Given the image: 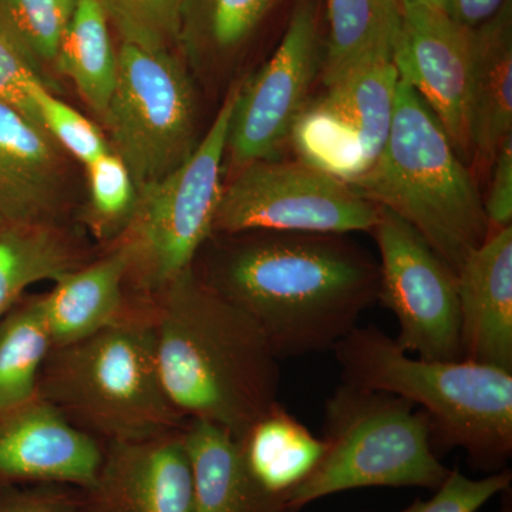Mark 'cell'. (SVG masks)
<instances>
[{"mask_svg":"<svg viewBox=\"0 0 512 512\" xmlns=\"http://www.w3.org/2000/svg\"><path fill=\"white\" fill-rule=\"evenodd\" d=\"M127 261L119 247L106 249L67 272L42 293L53 348L89 338L146 308L126 288Z\"/></svg>","mask_w":512,"mask_h":512,"instance_id":"obj_18","label":"cell"},{"mask_svg":"<svg viewBox=\"0 0 512 512\" xmlns=\"http://www.w3.org/2000/svg\"><path fill=\"white\" fill-rule=\"evenodd\" d=\"M0 512H80L77 490L60 484L6 488L0 491Z\"/></svg>","mask_w":512,"mask_h":512,"instance_id":"obj_33","label":"cell"},{"mask_svg":"<svg viewBox=\"0 0 512 512\" xmlns=\"http://www.w3.org/2000/svg\"><path fill=\"white\" fill-rule=\"evenodd\" d=\"M399 80L392 40L326 86L293 127L298 160L350 185L365 177L386 147Z\"/></svg>","mask_w":512,"mask_h":512,"instance_id":"obj_10","label":"cell"},{"mask_svg":"<svg viewBox=\"0 0 512 512\" xmlns=\"http://www.w3.org/2000/svg\"><path fill=\"white\" fill-rule=\"evenodd\" d=\"M121 43L168 52L180 46L187 0H97Z\"/></svg>","mask_w":512,"mask_h":512,"instance_id":"obj_29","label":"cell"},{"mask_svg":"<svg viewBox=\"0 0 512 512\" xmlns=\"http://www.w3.org/2000/svg\"><path fill=\"white\" fill-rule=\"evenodd\" d=\"M508 0H447L446 13L458 25L476 29L494 18Z\"/></svg>","mask_w":512,"mask_h":512,"instance_id":"obj_35","label":"cell"},{"mask_svg":"<svg viewBox=\"0 0 512 512\" xmlns=\"http://www.w3.org/2000/svg\"><path fill=\"white\" fill-rule=\"evenodd\" d=\"M101 117L137 194L177 170L198 144L194 84L173 50L121 43L116 84Z\"/></svg>","mask_w":512,"mask_h":512,"instance_id":"obj_8","label":"cell"},{"mask_svg":"<svg viewBox=\"0 0 512 512\" xmlns=\"http://www.w3.org/2000/svg\"><path fill=\"white\" fill-rule=\"evenodd\" d=\"M90 259L82 239L64 225L0 228V319L30 286L55 282Z\"/></svg>","mask_w":512,"mask_h":512,"instance_id":"obj_22","label":"cell"},{"mask_svg":"<svg viewBox=\"0 0 512 512\" xmlns=\"http://www.w3.org/2000/svg\"><path fill=\"white\" fill-rule=\"evenodd\" d=\"M325 454L298 488L285 512L320 498L367 487L436 490L448 468L437 456L427 414L394 394L343 382L326 400Z\"/></svg>","mask_w":512,"mask_h":512,"instance_id":"obj_6","label":"cell"},{"mask_svg":"<svg viewBox=\"0 0 512 512\" xmlns=\"http://www.w3.org/2000/svg\"><path fill=\"white\" fill-rule=\"evenodd\" d=\"M352 187L409 222L456 272L491 234L473 171L402 79L382 156Z\"/></svg>","mask_w":512,"mask_h":512,"instance_id":"obj_5","label":"cell"},{"mask_svg":"<svg viewBox=\"0 0 512 512\" xmlns=\"http://www.w3.org/2000/svg\"><path fill=\"white\" fill-rule=\"evenodd\" d=\"M511 484L510 468L478 480L461 471L450 470L446 480L434 490L433 497L429 500L417 498L412 505L399 512H478L495 495L511 488Z\"/></svg>","mask_w":512,"mask_h":512,"instance_id":"obj_31","label":"cell"},{"mask_svg":"<svg viewBox=\"0 0 512 512\" xmlns=\"http://www.w3.org/2000/svg\"><path fill=\"white\" fill-rule=\"evenodd\" d=\"M473 40L471 167L487 178L498 150L512 136V0L473 29Z\"/></svg>","mask_w":512,"mask_h":512,"instance_id":"obj_19","label":"cell"},{"mask_svg":"<svg viewBox=\"0 0 512 512\" xmlns=\"http://www.w3.org/2000/svg\"><path fill=\"white\" fill-rule=\"evenodd\" d=\"M379 207L352 185L301 160H259L224 185L214 234L372 232Z\"/></svg>","mask_w":512,"mask_h":512,"instance_id":"obj_9","label":"cell"},{"mask_svg":"<svg viewBox=\"0 0 512 512\" xmlns=\"http://www.w3.org/2000/svg\"><path fill=\"white\" fill-rule=\"evenodd\" d=\"M503 503H501L500 512H512V491L511 488H508L507 491H504L503 494Z\"/></svg>","mask_w":512,"mask_h":512,"instance_id":"obj_37","label":"cell"},{"mask_svg":"<svg viewBox=\"0 0 512 512\" xmlns=\"http://www.w3.org/2000/svg\"><path fill=\"white\" fill-rule=\"evenodd\" d=\"M239 86L229 89L190 158L160 183L138 192L126 231L111 245L126 256V288L133 298L151 299L167 288L191 268L214 234L224 190L222 161Z\"/></svg>","mask_w":512,"mask_h":512,"instance_id":"obj_7","label":"cell"},{"mask_svg":"<svg viewBox=\"0 0 512 512\" xmlns=\"http://www.w3.org/2000/svg\"><path fill=\"white\" fill-rule=\"evenodd\" d=\"M77 2L0 0V36L25 59L49 90H52L49 70H55Z\"/></svg>","mask_w":512,"mask_h":512,"instance_id":"obj_27","label":"cell"},{"mask_svg":"<svg viewBox=\"0 0 512 512\" xmlns=\"http://www.w3.org/2000/svg\"><path fill=\"white\" fill-rule=\"evenodd\" d=\"M52 348L42 295L23 296L0 319V412L35 399Z\"/></svg>","mask_w":512,"mask_h":512,"instance_id":"obj_26","label":"cell"},{"mask_svg":"<svg viewBox=\"0 0 512 512\" xmlns=\"http://www.w3.org/2000/svg\"><path fill=\"white\" fill-rule=\"evenodd\" d=\"M325 23L322 0H295L288 25L274 55L241 82L227 154L235 168L278 158L293 127L311 101L313 83L322 70Z\"/></svg>","mask_w":512,"mask_h":512,"instance_id":"obj_12","label":"cell"},{"mask_svg":"<svg viewBox=\"0 0 512 512\" xmlns=\"http://www.w3.org/2000/svg\"><path fill=\"white\" fill-rule=\"evenodd\" d=\"M484 210L491 232L512 227V136L504 141L491 167Z\"/></svg>","mask_w":512,"mask_h":512,"instance_id":"obj_34","label":"cell"},{"mask_svg":"<svg viewBox=\"0 0 512 512\" xmlns=\"http://www.w3.org/2000/svg\"><path fill=\"white\" fill-rule=\"evenodd\" d=\"M103 446L36 396L0 412V491L25 485L83 488L99 470Z\"/></svg>","mask_w":512,"mask_h":512,"instance_id":"obj_15","label":"cell"},{"mask_svg":"<svg viewBox=\"0 0 512 512\" xmlns=\"http://www.w3.org/2000/svg\"><path fill=\"white\" fill-rule=\"evenodd\" d=\"M343 382L402 397L423 410L434 448H461L476 470H505L512 456V373L470 360L412 357L376 326H356L332 349Z\"/></svg>","mask_w":512,"mask_h":512,"instance_id":"obj_3","label":"cell"},{"mask_svg":"<svg viewBox=\"0 0 512 512\" xmlns=\"http://www.w3.org/2000/svg\"><path fill=\"white\" fill-rule=\"evenodd\" d=\"M158 370L187 420L241 439L276 403L279 359L261 328L188 268L150 299Z\"/></svg>","mask_w":512,"mask_h":512,"instance_id":"obj_2","label":"cell"},{"mask_svg":"<svg viewBox=\"0 0 512 512\" xmlns=\"http://www.w3.org/2000/svg\"><path fill=\"white\" fill-rule=\"evenodd\" d=\"M64 151L0 103V228L64 225Z\"/></svg>","mask_w":512,"mask_h":512,"instance_id":"obj_16","label":"cell"},{"mask_svg":"<svg viewBox=\"0 0 512 512\" xmlns=\"http://www.w3.org/2000/svg\"><path fill=\"white\" fill-rule=\"evenodd\" d=\"M40 127L56 141L57 146L76 158L84 167L111 150L109 141L93 121L60 100L46 84L32 89Z\"/></svg>","mask_w":512,"mask_h":512,"instance_id":"obj_30","label":"cell"},{"mask_svg":"<svg viewBox=\"0 0 512 512\" xmlns=\"http://www.w3.org/2000/svg\"><path fill=\"white\" fill-rule=\"evenodd\" d=\"M372 232L380 252L377 301L399 322V348L420 359L464 360L457 272L387 208L379 207Z\"/></svg>","mask_w":512,"mask_h":512,"instance_id":"obj_11","label":"cell"},{"mask_svg":"<svg viewBox=\"0 0 512 512\" xmlns=\"http://www.w3.org/2000/svg\"><path fill=\"white\" fill-rule=\"evenodd\" d=\"M192 269L251 316L279 360L335 348L379 291V262L346 235H212Z\"/></svg>","mask_w":512,"mask_h":512,"instance_id":"obj_1","label":"cell"},{"mask_svg":"<svg viewBox=\"0 0 512 512\" xmlns=\"http://www.w3.org/2000/svg\"><path fill=\"white\" fill-rule=\"evenodd\" d=\"M39 82L42 80L32 67L0 36V103L40 127L32 100V89Z\"/></svg>","mask_w":512,"mask_h":512,"instance_id":"obj_32","label":"cell"},{"mask_svg":"<svg viewBox=\"0 0 512 512\" xmlns=\"http://www.w3.org/2000/svg\"><path fill=\"white\" fill-rule=\"evenodd\" d=\"M55 70L69 77L99 116L106 110L117 76V50L97 0H79L63 37Z\"/></svg>","mask_w":512,"mask_h":512,"instance_id":"obj_25","label":"cell"},{"mask_svg":"<svg viewBox=\"0 0 512 512\" xmlns=\"http://www.w3.org/2000/svg\"><path fill=\"white\" fill-rule=\"evenodd\" d=\"M76 490L80 512H192L183 430L103 444L92 483Z\"/></svg>","mask_w":512,"mask_h":512,"instance_id":"obj_14","label":"cell"},{"mask_svg":"<svg viewBox=\"0 0 512 512\" xmlns=\"http://www.w3.org/2000/svg\"><path fill=\"white\" fill-rule=\"evenodd\" d=\"M285 0H187L180 47L195 69L217 72L238 59Z\"/></svg>","mask_w":512,"mask_h":512,"instance_id":"obj_23","label":"cell"},{"mask_svg":"<svg viewBox=\"0 0 512 512\" xmlns=\"http://www.w3.org/2000/svg\"><path fill=\"white\" fill-rule=\"evenodd\" d=\"M322 10L325 47L319 79L325 87L392 42L399 22L397 0H322Z\"/></svg>","mask_w":512,"mask_h":512,"instance_id":"obj_24","label":"cell"},{"mask_svg":"<svg viewBox=\"0 0 512 512\" xmlns=\"http://www.w3.org/2000/svg\"><path fill=\"white\" fill-rule=\"evenodd\" d=\"M399 6H427V8H446L447 0H397Z\"/></svg>","mask_w":512,"mask_h":512,"instance_id":"obj_36","label":"cell"},{"mask_svg":"<svg viewBox=\"0 0 512 512\" xmlns=\"http://www.w3.org/2000/svg\"><path fill=\"white\" fill-rule=\"evenodd\" d=\"M89 202L82 221L107 248L126 231L137 204V188L127 165L113 150L86 165Z\"/></svg>","mask_w":512,"mask_h":512,"instance_id":"obj_28","label":"cell"},{"mask_svg":"<svg viewBox=\"0 0 512 512\" xmlns=\"http://www.w3.org/2000/svg\"><path fill=\"white\" fill-rule=\"evenodd\" d=\"M183 440L192 474V512H285V501L249 476L238 441L208 421L188 420Z\"/></svg>","mask_w":512,"mask_h":512,"instance_id":"obj_20","label":"cell"},{"mask_svg":"<svg viewBox=\"0 0 512 512\" xmlns=\"http://www.w3.org/2000/svg\"><path fill=\"white\" fill-rule=\"evenodd\" d=\"M37 396L101 446L183 430L188 421L161 382L151 301L123 322L52 348Z\"/></svg>","mask_w":512,"mask_h":512,"instance_id":"obj_4","label":"cell"},{"mask_svg":"<svg viewBox=\"0 0 512 512\" xmlns=\"http://www.w3.org/2000/svg\"><path fill=\"white\" fill-rule=\"evenodd\" d=\"M457 279L464 360L512 373V227L491 232Z\"/></svg>","mask_w":512,"mask_h":512,"instance_id":"obj_17","label":"cell"},{"mask_svg":"<svg viewBox=\"0 0 512 512\" xmlns=\"http://www.w3.org/2000/svg\"><path fill=\"white\" fill-rule=\"evenodd\" d=\"M242 461L255 484L272 497L286 495L306 480L325 454V441L281 403L237 440Z\"/></svg>","mask_w":512,"mask_h":512,"instance_id":"obj_21","label":"cell"},{"mask_svg":"<svg viewBox=\"0 0 512 512\" xmlns=\"http://www.w3.org/2000/svg\"><path fill=\"white\" fill-rule=\"evenodd\" d=\"M393 62L400 79L416 90L471 168L473 29L458 25L443 9L399 6Z\"/></svg>","mask_w":512,"mask_h":512,"instance_id":"obj_13","label":"cell"}]
</instances>
